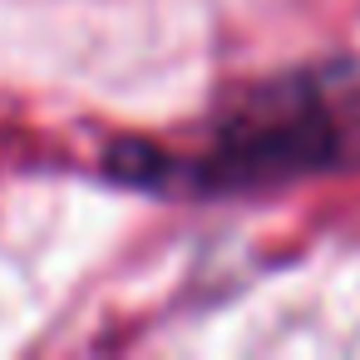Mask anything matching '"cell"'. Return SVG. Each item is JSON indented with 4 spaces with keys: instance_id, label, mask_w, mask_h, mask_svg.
I'll use <instances>...</instances> for the list:
<instances>
[{
    "instance_id": "cell-1",
    "label": "cell",
    "mask_w": 360,
    "mask_h": 360,
    "mask_svg": "<svg viewBox=\"0 0 360 360\" xmlns=\"http://www.w3.org/2000/svg\"><path fill=\"white\" fill-rule=\"evenodd\" d=\"M360 158V134L330 109V70L291 75L252 89L232 119H222L202 158H168L148 143H114L104 168L134 188H193V193H252L296 183L306 173Z\"/></svg>"
}]
</instances>
